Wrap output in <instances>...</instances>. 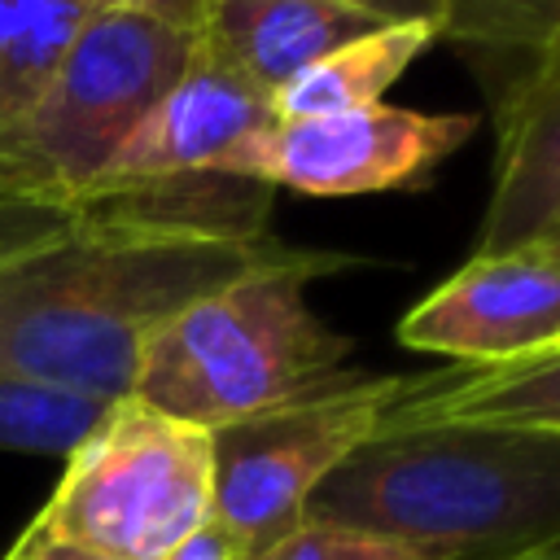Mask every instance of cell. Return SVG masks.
<instances>
[{"label":"cell","mask_w":560,"mask_h":560,"mask_svg":"<svg viewBox=\"0 0 560 560\" xmlns=\"http://www.w3.org/2000/svg\"><path fill=\"white\" fill-rule=\"evenodd\" d=\"M210 433L122 398L66 455L31 525L114 560H166L210 521Z\"/></svg>","instance_id":"5"},{"label":"cell","mask_w":560,"mask_h":560,"mask_svg":"<svg viewBox=\"0 0 560 560\" xmlns=\"http://www.w3.org/2000/svg\"><path fill=\"white\" fill-rule=\"evenodd\" d=\"M276 236L232 241L74 214L0 262V376L122 402L149 337L188 302L298 258Z\"/></svg>","instance_id":"1"},{"label":"cell","mask_w":560,"mask_h":560,"mask_svg":"<svg viewBox=\"0 0 560 560\" xmlns=\"http://www.w3.org/2000/svg\"><path fill=\"white\" fill-rule=\"evenodd\" d=\"M166 560H241L236 556V547L228 542V534L214 525V521H206L197 534H188Z\"/></svg>","instance_id":"21"},{"label":"cell","mask_w":560,"mask_h":560,"mask_svg":"<svg viewBox=\"0 0 560 560\" xmlns=\"http://www.w3.org/2000/svg\"><path fill=\"white\" fill-rule=\"evenodd\" d=\"M74 223L70 210L44 206V201H22V197H0V262L66 232Z\"/></svg>","instance_id":"18"},{"label":"cell","mask_w":560,"mask_h":560,"mask_svg":"<svg viewBox=\"0 0 560 560\" xmlns=\"http://www.w3.org/2000/svg\"><path fill=\"white\" fill-rule=\"evenodd\" d=\"M407 385L411 376L350 372L311 398L210 433V521L228 534L241 560L262 556L306 521L315 490L376 438Z\"/></svg>","instance_id":"6"},{"label":"cell","mask_w":560,"mask_h":560,"mask_svg":"<svg viewBox=\"0 0 560 560\" xmlns=\"http://www.w3.org/2000/svg\"><path fill=\"white\" fill-rule=\"evenodd\" d=\"M499 560H560V547H542V551H516V556H499Z\"/></svg>","instance_id":"23"},{"label":"cell","mask_w":560,"mask_h":560,"mask_svg":"<svg viewBox=\"0 0 560 560\" xmlns=\"http://www.w3.org/2000/svg\"><path fill=\"white\" fill-rule=\"evenodd\" d=\"M438 31L455 44L521 57L560 39V0H442Z\"/></svg>","instance_id":"16"},{"label":"cell","mask_w":560,"mask_h":560,"mask_svg":"<svg viewBox=\"0 0 560 560\" xmlns=\"http://www.w3.org/2000/svg\"><path fill=\"white\" fill-rule=\"evenodd\" d=\"M254 560H451L433 547L402 542L394 534H376L363 525H341L324 516H306L280 542H271Z\"/></svg>","instance_id":"17"},{"label":"cell","mask_w":560,"mask_h":560,"mask_svg":"<svg viewBox=\"0 0 560 560\" xmlns=\"http://www.w3.org/2000/svg\"><path fill=\"white\" fill-rule=\"evenodd\" d=\"M534 254H542V258H551V262L560 267V236H556V241H547V245H538Z\"/></svg>","instance_id":"24"},{"label":"cell","mask_w":560,"mask_h":560,"mask_svg":"<svg viewBox=\"0 0 560 560\" xmlns=\"http://www.w3.org/2000/svg\"><path fill=\"white\" fill-rule=\"evenodd\" d=\"M114 402L44 389L18 376H0V451L22 455H70Z\"/></svg>","instance_id":"15"},{"label":"cell","mask_w":560,"mask_h":560,"mask_svg":"<svg viewBox=\"0 0 560 560\" xmlns=\"http://www.w3.org/2000/svg\"><path fill=\"white\" fill-rule=\"evenodd\" d=\"M398 341L464 368H508L560 350V267L534 249L468 258L402 319Z\"/></svg>","instance_id":"8"},{"label":"cell","mask_w":560,"mask_h":560,"mask_svg":"<svg viewBox=\"0 0 560 560\" xmlns=\"http://www.w3.org/2000/svg\"><path fill=\"white\" fill-rule=\"evenodd\" d=\"M192 48V22L96 9L31 109L0 131V197L74 210L184 74Z\"/></svg>","instance_id":"4"},{"label":"cell","mask_w":560,"mask_h":560,"mask_svg":"<svg viewBox=\"0 0 560 560\" xmlns=\"http://www.w3.org/2000/svg\"><path fill=\"white\" fill-rule=\"evenodd\" d=\"M346 267L359 258L302 249L188 302L149 337L131 398L214 433L346 381L354 341L306 302L311 280Z\"/></svg>","instance_id":"3"},{"label":"cell","mask_w":560,"mask_h":560,"mask_svg":"<svg viewBox=\"0 0 560 560\" xmlns=\"http://www.w3.org/2000/svg\"><path fill=\"white\" fill-rule=\"evenodd\" d=\"M424 424H486V429H547L560 433V350L508 363L411 376L376 433Z\"/></svg>","instance_id":"12"},{"label":"cell","mask_w":560,"mask_h":560,"mask_svg":"<svg viewBox=\"0 0 560 560\" xmlns=\"http://www.w3.org/2000/svg\"><path fill=\"white\" fill-rule=\"evenodd\" d=\"M92 9H158L166 18H179V22H192L201 26V4L197 0H88Z\"/></svg>","instance_id":"22"},{"label":"cell","mask_w":560,"mask_h":560,"mask_svg":"<svg viewBox=\"0 0 560 560\" xmlns=\"http://www.w3.org/2000/svg\"><path fill=\"white\" fill-rule=\"evenodd\" d=\"M560 236V39L521 52L494 92V166L477 258L525 254Z\"/></svg>","instance_id":"9"},{"label":"cell","mask_w":560,"mask_h":560,"mask_svg":"<svg viewBox=\"0 0 560 560\" xmlns=\"http://www.w3.org/2000/svg\"><path fill=\"white\" fill-rule=\"evenodd\" d=\"M201 9L210 4H228V0H197ZM341 4H354V9H368L376 13L381 22H442V0H341Z\"/></svg>","instance_id":"20"},{"label":"cell","mask_w":560,"mask_h":560,"mask_svg":"<svg viewBox=\"0 0 560 560\" xmlns=\"http://www.w3.org/2000/svg\"><path fill=\"white\" fill-rule=\"evenodd\" d=\"M389 22L341 0H228L201 9L197 39L271 101L319 57Z\"/></svg>","instance_id":"11"},{"label":"cell","mask_w":560,"mask_h":560,"mask_svg":"<svg viewBox=\"0 0 560 560\" xmlns=\"http://www.w3.org/2000/svg\"><path fill=\"white\" fill-rule=\"evenodd\" d=\"M4 560H114V556H101L92 547H79V542H66L57 534H44L39 525H26V534L9 547Z\"/></svg>","instance_id":"19"},{"label":"cell","mask_w":560,"mask_h":560,"mask_svg":"<svg viewBox=\"0 0 560 560\" xmlns=\"http://www.w3.org/2000/svg\"><path fill=\"white\" fill-rule=\"evenodd\" d=\"M271 122H276L271 101L262 92H254L232 66H223L197 39L192 61L184 66V74L149 109V118L136 127V136L122 144V153L114 158L105 179L83 201L219 175L228 153L236 144H245L249 136H258L262 127H271Z\"/></svg>","instance_id":"10"},{"label":"cell","mask_w":560,"mask_h":560,"mask_svg":"<svg viewBox=\"0 0 560 560\" xmlns=\"http://www.w3.org/2000/svg\"><path fill=\"white\" fill-rule=\"evenodd\" d=\"M92 13L88 0H0V131L31 109Z\"/></svg>","instance_id":"14"},{"label":"cell","mask_w":560,"mask_h":560,"mask_svg":"<svg viewBox=\"0 0 560 560\" xmlns=\"http://www.w3.org/2000/svg\"><path fill=\"white\" fill-rule=\"evenodd\" d=\"M442 39L433 22H389L372 35H359L341 44L337 52L319 57L311 70H302L289 88L271 96V114L280 122L293 118H319V114H346L381 105L385 92L402 79V70L429 52Z\"/></svg>","instance_id":"13"},{"label":"cell","mask_w":560,"mask_h":560,"mask_svg":"<svg viewBox=\"0 0 560 560\" xmlns=\"http://www.w3.org/2000/svg\"><path fill=\"white\" fill-rule=\"evenodd\" d=\"M472 114H420L407 105H368L346 114L271 122L236 144L219 175L298 188L311 197L411 192L472 140Z\"/></svg>","instance_id":"7"},{"label":"cell","mask_w":560,"mask_h":560,"mask_svg":"<svg viewBox=\"0 0 560 560\" xmlns=\"http://www.w3.org/2000/svg\"><path fill=\"white\" fill-rule=\"evenodd\" d=\"M306 516L363 525L451 560L560 547V433L424 424L363 442Z\"/></svg>","instance_id":"2"}]
</instances>
